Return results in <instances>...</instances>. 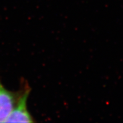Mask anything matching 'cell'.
Listing matches in <instances>:
<instances>
[{"mask_svg": "<svg viewBox=\"0 0 123 123\" xmlns=\"http://www.w3.org/2000/svg\"><path fill=\"white\" fill-rule=\"evenodd\" d=\"M19 96V91L7 90L0 80V123H5L10 114Z\"/></svg>", "mask_w": 123, "mask_h": 123, "instance_id": "7a4b0ae2", "label": "cell"}, {"mask_svg": "<svg viewBox=\"0 0 123 123\" xmlns=\"http://www.w3.org/2000/svg\"><path fill=\"white\" fill-rule=\"evenodd\" d=\"M30 87L27 82H23L19 91V96L10 114L5 123H33V117L27 109V99L30 92Z\"/></svg>", "mask_w": 123, "mask_h": 123, "instance_id": "6da1fadb", "label": "cell"}]
</instances>
